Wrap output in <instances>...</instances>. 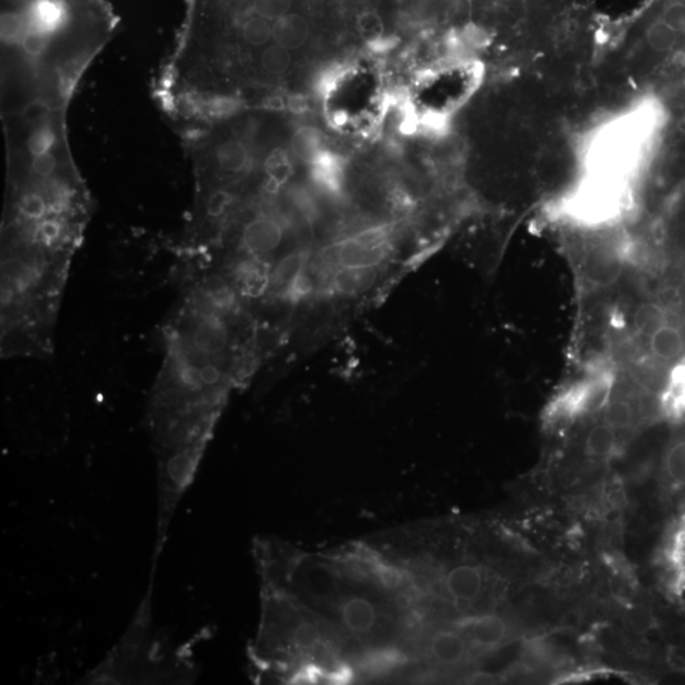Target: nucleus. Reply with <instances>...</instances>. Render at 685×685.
<instances>
[{
  "mask_svg": "<svg viewBox=\"0 0 685 685\" xmlns=\"http://www.w3.org/2000/svg\"><path fill=\"white\" fill-rule=\"evenodd\" d=\"M243 302L202 273H186L164 325L165 356L150 394L148 430L157 460L158 514L152 568L171 522L200 470L229 394L250 371L237 353Z\"/></svg>",
  "mask_w": 685,
  "mask_h": 685,
  "instance_id": "nucleus-1",
  "label": "nucleus"
},
{
  "mask_svg": "<svg viewBox=\"0 0 685 685\" xmlns=\"http://www.w3.org/2000/svg\"><path fill=\"white\" fill-rule=\"evenodd\" d=\"M393 229L372 226L326 247L319 253L329 264L339 267H380L391 253Z\"/></svg>",
  "mask_w": 685,
  "mask_h": 685,
  "instance_id": "nucleus-2",
  "label": "nucleus"
},
{
  "mask_svg": "<svg viewBox=\"0 0 685 685\" xmlns=\"http://www.w3.org/2000/svg\"><path fill=\"white\" fill-rule=\"evenodd\" d=\"M284 238L282 222L276 217L258 215L243 226L240 232L241 258L268 263L271 254L276 253Z\"/></svg>",
  "mask_w": 685,
  "mask_h": 685,
  "instance_id": "nucleus-3",
  "label": "nucleus"
},
{
  "mask_svg": "<svg viewBox=\"0 0 685 685\" xmlns=\"http://www.w3.org/2000/svg\"><path fill=\"white\" fill-rule=\"evenodd\" d=\"M338 617L341 620L342 629L350 632L353 637L367 638L372 636L380 625V611L377 604L369 596L351 594L342 599L339 605Z\"/></svg>",
  "mask_w": 685,
  "mask_h": 685,
  "instance_id": "nucleus-4",
  "label": "nucleus"
},
{
  "mask_svg": "<svg viewBox=\"0 0 685 685\" xmlns=\"http://www.w3.org/2000/svg\"><path fill=\"white\" fill-rule=\"evenodd\" d=\"M455 629L462 633L469 645L481 650H494L507 638V627L497 614H476L464 617L455 623Z\"/></svg>",
  "mask_w": 685,
  "mask_h": 685,
  "instance_id": "nucleus-5",
  "label": "nucleus"
},
{
  "mask_svg": "<svg viewBox=\"0 0 685 685\" xmlns=\"http://www.w3.org/2000/svg\"><path fill=\"white\" fill-rule=\"evenodd\" d=\"M232 26L240 41L247 48L261 50L259 55L269 46L274 45V21L256 13L250 3H247V8L238 9L232 18Z\"/></svg>",
  "mask_w": 685,
  "mask_h": 685,
  "instance_id": "nucleus-6",
  "label": "nucleus"
},
{
  "mask_svg": "<svg viewBox=\"0 0 685 685\" xmlns=\"http://www.w3.org/2000/svg\"><path fill=\"white\" fill-rule=\"evenodd\" d=\"M482 588L484 577L481 570L473 565H457L446 575V592L455 603H473L481 594Z\"/></svg>",
  "mask_w": 685,
  "mask_h": 685,
  "instance_id": "nucleus-7",
  "label": "nucleus"
},
{
  "mask_svg": "<svg viewBox=\"0 0 685 685\" xmlns=\"http://www.w3.org/2000/svg\"><path fill=\"white\" fill-rule=\"evenodd\" d=\"M310 258L311 253L308 250H296L281 256L280 261L272 265L267 296L282 299L286 290L302 273Z\"/></svg>",
  "mask_w": 685,
  "mask_h": 685,
  "instance_id": "nucleus-8",
  "label": "nucleus"
},
{
  "mask_svg": "<svg viewBox=\"0 0 685 685\" xmlns=\"http://www.w3.org/2000/svg\"><path fill=\"white\" fill-rule=\"evenodd\" d=\"M469 642L457 629H442L434 633L428 644V653L439 665L455 666L464 662Z\"/></svg>",
  "mask_w": 685,
  "mask_h": 685,
  "instance_id": "nucleus-9",
  "label": "nucleus"
},
{
  "mask_svg": "<svg viewBox=\"0 0 685 685\" xmlns=\"http://www.w3.org/2000/svg\"><path fill=\"white\" fill-rule=\"evenodd\" d=\"M378 277V267H339L333 274L330 287L339 295H362L375 286Z\"/></svg>",
  "mask_w": 685,
  "mask_h": 685,
  "instance_id": "nucleus-10",
  "label": "nucleus"
},
{
  "mask_svg": "<svg viewBox=\"0 0 685 685\" xmlns=\"http://www.w3.org/2000/svg\"><path fill=\"white\" fill-rule=\"evenodd\" d=\"M310 38V24L304 15L290 12L274 21V44L289 51H296L305 46Z\"/></svg>",
  "mask_w": 685,
  "mask_h": 685,
  "instance_id": "nucleus-11",
  "label": "nucleus"
},
{
  "mask_svg": "<svg viewBox=\"0 0 685 685\" xmlns=\"http://www.w3.org/2000/svg\"><path fill=\"white\" fill-rule=\"evenodd\" d=\"M213 161L221 173L238 176L250 167L249 149L241 140H225L213 150Z\"/></svg>",
  "mask_w": 685,
  "mask_h": 685,
  "instance_id": "nucleus-12",
  "label": "nucleus"
},
{
  "mask_svg": "<svg viewBox=\"0 0 685 685\" xmlns=\"http://www.w3.org/2000/svg\"><path fill=\"white\" fill-rule=\"evenodd\" d=\"M583 273L590 284L598 287L611 286L622 273V263L619 256L598 252L584 262Z\"/></svg>",
  "mask_w": 685,
  "mask_h": 685,
  "instance_id": "nucleus-13",
  "label": "nucleus"
},
{
  "mask_svg": "<svg viewBox=\"0 0 685 685\" xmlns=\"http://www.w3.org/2000/svg\"><path fill=\"white\" fill-rule=\"evenodd\" d=\"M314 182L328 194L336 195L342 191V164L341 159L324 152L314 163L310 164Z\"/></svg>",
  "mask_w": 685,
  "mask_h": 685,
  "instance_id": "nucleus-14",
  "label": "nucleus"
},
{
  "mask_svg": "<svg viewBox=\"0 0 685 685\" xmlns=\"http://www.w3.org/2000/svg\"><path fill=\"white\" fill-rule=\"evenodd\" d=\"M290 148L293 157L310 165L325 152L323 134L315 127H299L290 137Z\"/></svg>",
  "mask_w": 685,
  "mask_h": 685,
  "instance_id": "nucleus-15",
  "label": "nucleus"
},
{
  "mask_svg": "<svg viewBox=\"0 0 685 685\" xmlns=\"http://www.w3.org/2000/svg\"><path fill=\"white\" fill-rule=\"evenodd\" d=\"M685 342L681 330L663 324L650 336V350L662 360H674L684 351Z\"/></svg>",
  "mask_w": 685,
  "mask_h": 685,
  "instance_id": "nucleus-16",
  "label": "nucleus"
},
{
  "mask_svg": "<svg viewBox=\"0 0 685 685\" xmlns=\"http://www.w3.org/2000/svg\"><path fill=\"white\" fill-rule=\"evenodd\" d=\"M617 447L616 430L608 424H596L585 439V452L590 457L608 458Z\"/></svg>",
  "mask_w": 685,
  "mask_h": 685,
  "instance_id": "nucleus-17",
  "label": "nucleus"
},
{
  "mask_svg": "<svg viewBox=\"0 0 685 685\" xmlns=\"http://www.w3.org/2000/svg\"><path fill=\"white\" fill-rule=\"evenodd\" d=\"M457 4V0H410V13L421 23L445 20Z\"/></svg>",
  "mask_w": 685,
  "mask_h": 685,
  "instance_id": "nucleus-18",
  "label": "nucleus"
},
{
  "mask_svg": "<svg viewBox=\"0 0 685 685\" xmlns=\"http://www.w3.org/2000/svg\"><path fill=\"white\" fill-rule=\"evenodd\" d=\"M356 27L360 39L371 48H378L386 42L384 20L378 12L369 9L358 14Z\"/></svg>",
  "mask_w": 685,
  "mask_h": 685,
  "instance_id": "nucleus-19",
  "label": "nucleus"
},
{
  "mask_svg": "<svg viewBox=\"0 0 685 685\" xmlns=\"http://www.w3.org/2000/svg\"><path fill=\"white\" fill-rule=\"evenodd\" d=\"M265 176L271 191L282 188L289 182L293 173L290 158L283 150H276L269 155L264 164Z\"/></svg>",
  "mask_w": 685,
  "mask_h": 685,
  "instance_id": "nucleus-20",
  "label": "nucleus"
},
{
  "mask_svg": "<svg viewBox=\"0 0 685 685\" xmlns=\"http://www.w3.org/2000/svg\"><path fill=\"white\" fill-rule=\"evenodd\" d=\"M262 72L268 76H282L292 65L290 51L280 45H272L265 48L258 57Z\"/></svg>",
  "mask_w": 685,
  "mask_h": 685,
  "instance_id": "nucleus-21",
  "label": "nucleus"
},
{
  "mask_svg": "<svg viewBox=\"0 0 685 685\" xmlns=\"http://www.w3.org/2000/svg\"><path fill=\"white\" fill-rule=\"evenodd\" d=\"M666 315L662 306L654 302H645L638 306L633 315L635 328L642 335L651 336L665 324Z\"/></svg>",
  "mask_w": 685,
  "mask_h": 685,
  "instance_id": "nucleus-22",
  "label": "nucleus"
},
{
  "mask_svg": "<svg viewBox=\"0 0 685 685\" xmlns=\"http://www.w3.org/2000/svg\"><path fill=\"white\" fill-rule=\"evenodd\" d=\"M663 467L672 484L685 488V439L679 440L669 448Z\"/></svg>",
  "mask_w": 685,
  "mask_h": 685,
  "instance_id": "nucleus-23",
  "label": "nucleus"
},
{
  "mask_svg": "<svg viewBox=\"0 0 685 685\" xmlns=\"http://www.w3.org/2000/svg\"><path fill=\"white\" fill-rule=\"evenodd\" d=\"M647 44L653 50L666 53L677 44L678 32L668 26L662 18L648 26L646 30Z\"/></svg>",
  "mask_w": 685,
  "mask_h": 685,
  "instance_id": "nucleus-24",
  "label": "nucleus"
},
{
  "mask_svg": "<svg viewBox=\"0 0 685 685\" xmlns=\"http://www.w3.org/2000/svg\"><path fill=\"white\" fill-rule=\"evenodd\" d=\"M632 406L625 400H614L607 403L604 412V423L616 429H627L633 423Z\"/></svg>",
  "mask_w": 685,
  "mask_h": 685,
  "instance_id": "nucleus-25",
  "label": "nucleus"
},
{
  "mask_svg": "<svg viewBox=\"0 0 685 685\" xmlns=\"http://www.w3.org/2000/svg\"><path fill=\"white\" fill-rule=\"evenodd\" d=\"M625 625L629 631L636 635H647L657 627L655 616L653 611L645 607L632 608L627 611L625 616Z\"/></svg>",
  "mask_w": 685,
  "mask_h": 685,
  "instance_id": "nucleus-26",
  "label": "nucleus"
},
{
  "mask_svg": "<svg viewBox=\"0 0 685 685\" xmlns=\"http://www.w3.org/2000/svg\"><path fill=\"white\" fill-rule=\"evenodd\" d=\"M662 20L677 32L685 30V3L674 2L663 8Z\"/></svg>",
  "mask_w": 685,
  "mask_h": 685,
  "instance_id": "nucleus-27",
  "label": "nucleus"
}]
</instances>
